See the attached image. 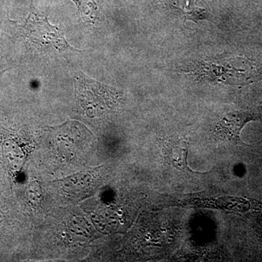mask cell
Wrapping results in <instances>:
<instances>
[{
    "mask_svg": "<svg viewBox=\"0 0 262 262\" xmlns=\"http://www.w3.org/2000/svg\"><path fill=\"white\" fill-rule=\"evenodd\" d=\"M75 90L81 106L90 117L100 116L111 110L119 98L116 90L96 82L83 73L76 77Z\"/></svg>",
    "mask_w": 262,
    "mask_h": 262,
    "instance_id": "1",
    "label": "cell"
},
{
    "mask_svg": "<svg viewBox=\"0 0 262 262\" xmlns=\"http://www.w3.org/2000/svg\"><path fill=\"white\" fill-rule=\"evenodd\" d=\"M163 148L164 157L168 164L179 170L194 173V171L188 167L189 146L186 141H169L165 143Z\"/></svg>",
    "mask_w": 262,
    "mask_h": 262,
    "instance_id": "4",
    "label": "cell"
},
{
    "mask_svg": "<svg viewBox=\"0 0 262 262\" xmlns=\"http://www.w3.org/2000/svg\"><path fill=\"white\" fill-rule=\"evenodd\" d=\"M256 119L254 113L248 111H235L227 113L221 119L215 127L217 134L222 139L241 144V132L247 122Z\"/></svg>",
    "mask_w": 262,
    "mask_h": 262,
    "instance_id": "2",
    "label": "cell"
},
{
    "mask_svg": "<svg viewBox=\"0 0 262 262\" xmlns=\"http://www.w3.org/2000/svg\"><path fill=\"white\" fill-rule=\"evenodd\" d=\"M32 25L33 39L41 46H50L56 49L71 48L58 29L48 23L47 20L40 18Z\"/></svg>",
    "mask_w": 262,
    "mask_h": 262,
    "instance_id": "3",
    "label": "cell"
}]
</instances>
